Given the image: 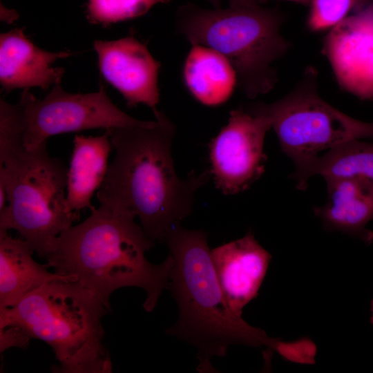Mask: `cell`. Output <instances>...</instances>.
Returning a JSON list of instances; mask_svg holds the SVG:
<instances>
[{"label":"cell","mask_w":373,"mask_h":373,"mask_svg":"<svg viewBox=\"0 0 373 373\" xmlns=\"http://www.w3.org/2000/svg\"><path fill=\"white\" fill-rule=\"evenodd\" d=\"M230 6H256L260 5L257 0H228Z\"/></svg>","instance_id":"obj_22"},{"label":"cell","mask_w":373,"mask_h":373,"mask_svg":"<svg viewBox=\"0 0 373 373\" xmlns=\"http://www.w3.org/2000/svg\"><path fill=\"white\" fill-rule=\"evenodd\" d=\"M191 46L183 68L187 89L202 104L213 106L224 103L237 86L233 67L214 49L203 45Z\"/></svg>","instance_id":"obj_17"},{"label":"cell","mask_w":373,"mask_h":373,"mask_svg":"<svg viewBox=\"0 0 373 373\" xmlns=\"http://www.w3.org/2000/svg\"><path fill=\"white\" fill-rule=\"evenodd\" d=\"M269 120L242 108L230 112L227 124L210 143L211 173L224 194L247 189L265 171L264 142Z\"/></svg>","instance_id":"obj_9"},{"label":"cell","mask_w":373,"mask_h":373,"mask_svg":"<svg viewBox=\"0 0 373 373\" xmlns=\"http://www.w3.org/2000/svg\"><path fill=\"white\" fill-rule=\"evenodd\" d=\"M46 145L23 147L0 162V183L7 191L0 229L16 230L42 258L53 240L79 218L67 205L68 169L49 155Z\"/></svg>","instance_id":"obj_6"},{"label":"cell","mask_w":373,"mask_h":373,"mask_svg":"<svg viewBox=\"0 0 373 373\" xmlns=\"http://www.w3.org/2000/svg\"><path fill=\"white\" fill-rule=\"evenodd\" d=\"M66 51L50 52L35 46L23 32L16 28L0 35V84L4 90L32 87L47 89L60 84L62 68L52 64L68 57Z\"/></svg>","instance_id":"obj_13"},{"label":"cell","mask_w":373,"mask_h":373,"mask_svg":"<svg viewBox=\"0 0 373 373\" xmlns=\"http://www.w3.org/2000/svg\"><path fill=\"white\" fill-rule=\"evenodd\" d=\"M327 200L314 212L327 231H338L370 245L373 232L365 228L373 220V180L363 178L325 180Z\"/></svg>","instance_id":"obj_14"},{"label":"cell","mask_w":373,"mask_h":373,"mask_svg":"<svg viewBox=\"0 0 373 373\" xmlns=\"http://www.w3.org/2000/svg\"><path fill=\"white\" fill-rule=\"evenodd\" d=\"M211 256L227 304L242 316L243 308L258 296L271 255L249 231L240 239L211 249Z\"/></svg>","instance_id":"obj_12"},{"label":"cell","mask_w":373,"mask_h":373,"mask_svg":"<svg viewBox=\"0 0 373 373\" xmlns=\"http://www.w3.org/2000/svg\"><path fill=\"white\" fill-rule=\"evenodd\" d=\"M34 250L22 238H14L0 229V309L16 305L47 283L72 280L48 271L32 258Z\"/></svg>","instance_id":"obj_15"},{"label":"cell","mask_w":373,"mask_h":373,"mask_svg":"<svg viewBox=\"0 0 373 373\" xmlns=\"http://www.w3.org/2000/svg\"><path fill=\"white\" fill-rule=\"evenodd\" d=\"M171 0H88L86 17L90 23L108 26L145 15L159 3Z\"/></svg>","instance_id":"obj_19"},{"label":"cell","mask_w":373,"mask_h":373,"mask_svg":"<svg viewBox=\"0 0 373 373\" xmlns=\"http://www.w3.org/2000/svg\"><path fill=\"white\" fill-rule=\"evenodd\" d=\"M135 216L118 207L100 204L91 215L62 231L44 257L47 267L93 293L111 310L109 298L117 289L135 287L146 297L143 307L152 312L168 289L173 258L150 262L146 253L150 240Z\"/></svg>","instance_id":"obj_2"},{"label":"cell","mask_w":373,"mask_h":373,"mask_svg":"<svg viewBox=\"0 0 373 373\" xmlns=\"http://www.w3.org/2000/svg\"><path fill=\"white\" fill-rule=\"evenodd\" d=\"M258 3L262 5L265 3H266L268 0H257ZM282 1H286L289 2H293L296 3H300L305 6H309L312 0H282Z\"/></svg>","instance_id":"obj_23"},{"label":"cell","mask_w":373,"mask_h":373,"mask_svg":"<svg viewBox=\"0 0 373 373\" xmlns=\"http://www.w3.org/2000/svg\"><path fill=\"white\" fill-rule=\"evenodd\" d=\"M207 233L176 226L165 242L173 258L168 289L177 303L178 318L166 330L197 349L200 372H217L211 363L232 345L267 347L286 360L298 350L297 341L285 342L248 324L229 307L219 283Z\"/></svg>","instance_id":"obj_3"},{"label":"cell","mask_w":373,"mask_h":373,"mask_svg":"<svg viewBox=\"0 0 373 373\" xmlns=\"http://www.w3.org/2000/svg\"><path fill=\"white\" fill-rule=\"evenodd\" d=\"M98 66L104 78L126 99L128 107L148 106L155 116L160 111L158 75L160 64L147 47L133 36L94 42Z\"/></svg>","instance_id":"obj_11"},{"label":"cell","mask_w":373,"mask_h":373,"mask_svg":"<svg viewBox=\"0 0 373 373\" xmlns=\"http://www.w3.org/2000/svg\"><path fill=\"white\" fill-rule=\"evenodd\" d=\"M209 2L214 8H221L222 0H207Z\"/></svg>","instance_id":"obj_24"},{"label":"cell","mask_w":373,"mask_h":373,"mask_svg":"<svg viewBox=\"0 0 373 373\" xmlns=\"http://www.w3.org/2000/svg\"><path fill=\"white\" fill-rule=\"evenodd\" d=\"M23 128L17 104L0 99V162L23 149Z\"/></svg>","instance_id":"obj_21"},{"label":"cell","mask_w":373,"mask_h":373,"mask_svg":"<svg viewBox=\"0 0 373 373\" xmlns=\"http://www.w3.org/2000/svg\"><path fill=\"white\" fill-rule=\"evenodd\" d=\"M70 166L67 173L66 202L77 214L95 208L91 199L101 186L108 166L111 150L110 129L99 136L75 135Z\"/></svg>","instance_id":"obj_16"},{"label":"cell","mask_w":373,"mask_h":373,"mask_svg":"<svg viewBox=\"0 0 373 373\" xmlns=\"http://www.w3.org/2000/svg\"><path fill=\"white\" fill-rule=\"evenodd\" d=\"M320 175L325 180L363 178L373 180V143L354 139L344 142L318 155L292 178L296 187L305 190L309 179Z\"/></svg>","instance_id":"obj_18"},{"label":"cell","mask_w":373,"mask_h":373,"mask_svg":"<svg viewBox=\"0 0 373 373\" xmlns=\"http://www.w3.org/2000/svg\"><path fill=\"white\" fill-rule=\"evenodd\" d=\"M110 309L70 280L46 283L12 307L0 309V350L26 348L32 338L52 349L64 373H109L103 316Z\"/></svg>","instance_id":"obj_4"},{"label":"cell","mask_w":373,"mask_h":373,"mask_svg":"<svg viewBox=\"0 0 373 373\" xmlns=\"http://www.w3.org/2000/svg\"><path fill=\"white\" fill-rule=\"evenodd\" d=\"M372 0H312L306 25L309 31L321 32L331 29L347 16Z\"/></svg>","instance_id":"obj_20"},{"label":"cell","mask_w":373,"mask_h":373,"mask_svg":"<svg viewBox=\"0 0 373 373\" xmlns=\"http://www.w3.org/2000/svg\"><path fill=\"white\" fill-rule=\"evenodd\" d=\"M321 52L341 90L373 100V0L329 30Z\"/></svg>","instance_id":"obj_10"},{"label":"cell","mask_w":373,"mask_h":373,"mask_svg":"<svg viewBox=\"0 0 373 373\" xmlns=\"http://www.w3.org/2000/svg\"><path fill=\"white\" fill-rule=\"evenodd\" d=\"M155 117L151 126L110 129L115 155L97 198L132 213L150 240L163 242L191 213L195 193L210 173L180 178L171 155L175 125L162 111Z\"/></svg>","instance_id":"obj_1"},{"label":"cell","mask_w":373,"mask_h":373,"mask_svg":"<svg viewBox=\"0 0 373 373\" xmlns=\"http://www.w3.org/2000/svg\"><path fill=\"white\" fill-rule=\"evenodd\" d=\"M17 105L23 145L28 150L35 149L47 142L49 137L61 133L147 126L155 122L137 119L122 111L103 86L94 93H70L58 84L43 99H37L26 89Z\"/></svg>","instance_id":"obj_8"},{"label":"cell","mask_w":373,"mask_h":373,"mask_svg":"<svg viewBox=\"0 0 373 373\" xmlns=\"http://www.w3.org/2000/svg\"><path fill=\"white\" fill-rule=\"evenodd\" d=\"M286 15L256 6L205 9L194 3L180 6L175 26L191 45H203L224 55L233 67L237 86L249 98L271 91L278 77L273 64L291 48L280 29Z\"/></svg>","instance_id":"obj_5"},{"label":"cell","mask_w":373,"mask_h":373,"mask_svg":"<svg viewBox=\"0 0 373 373\" xmlns=\"http://www.w3.org/2000/svg\"><path fill=\"white\" fill-rule=\"evenodd\" d=\"M317 79V70L308 66L294 88L282 98L242 108L269 120L282 151L294 163L296 171L321 152L339 144L373 138L372 122L354 119L325 102L318 93Z\"/></svg>","instance_id":"obj_7"},{"label":"cell","mask_w":373,"mask_h":373,"mask_svg":"<svg viewBox=\"0 0 373 373\" xmlns=\"http://www.w3.org/2000/svg\"><path fill=\"white\" fill-rule=\"evenodd\" d=\"M371 312H372V315L370 317V322L373 325V300L371 302Z\"/></svg>","instance_id":"obj_25"}]
</instances>
